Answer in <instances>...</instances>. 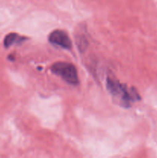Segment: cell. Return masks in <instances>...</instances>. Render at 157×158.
I'll use <instances>...</instances> for the list:
<instances>
[{
    "mask_svg": "<svg viewBox=\"0 0 157 158\" xmlns=\"http://www.w3.org/2000/svg\"><path fill=\"white\" fill-rule=\"evenodd\" d=\"M106 88L112 97L118 99L120 105L124 108L131 107L134 103L141 99L135 87H129L127 85L110 77L106 79Z\"/></svg>",
    "mask_w": 157,
    "mask_h": 158,
    "instance_id": "cell-1",
    "label": "cell"
},
{
    "mask_svg": "<svg viewBox=\"0 0 157 158\" xmlns=\"http://www.w3.org/2000/svg\"><path fill=\"white\" fill-rule=\"evenodd\" d=\"M50 69L54 74L61 77L69 84L77 86L79 83L78 71L72 63L62 61L56 62L51 66Z\"/></svg>",
    "mask_w": 157,
    "mask_h": 158,
    "instance_id": "cell-2",
    "label": "cell"
},
{
    "mask_svg": "<svg viewBox=\"0 0 157 158\" xmlns=\"http://www.w3.org/2000/svg\"><path fill=\"white\" fill-rule=\"evenodd\" d=\"M49 42L52 45L59 46L65 49H70L72 48V40L69 38L66 32L62 29H55L52 31L48 37Z\"/></svg>",
    "mask_w": 157,
    "mask_h": 158,
    "instance_id": "cell-3",
    "label": "cell"
},
{
    "mask_svg": "<svg viewBox=\"0 0 157 158\" xmlns=\"http://www.w3.org/2000/svg\"><path fill=\"white\" fill-rule=\"evenodd\" d=\"M28 40H29L28 37L24 36V35H21L18 33H15V32H12V33L8 34L5 37L4 46L6 48H9L10 46H13V45L24 43L25 41H26Z\"/></svg>",
    "mask_w": 157,
    "mask_h": 158,
    "instance_id": "cell-4",
    "label": "cell"
},
{
    "mask_svg": "<svg viewBox=\"0 0 157 158\" xmlns=\"http://www.w3.org/2000/svg\"><path fill=\"white\" fill-rule=\"evenodd\" d=\"M75 43L78 49L81 52H84L89 45V42L84 33H79L75 36Z\"/></svg>",
    "mask_w": 157,
    "mask_h": 158,
    "instance_id": "cell-5",
    "label": "cell"
}]
</instances>
